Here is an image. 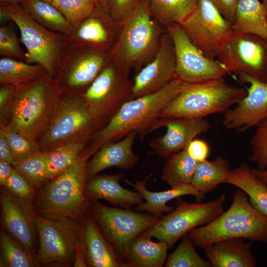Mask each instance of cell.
Here are the masks:
<instances>
[{
  "mask_svg": "<svg viewBox=\"0 0 267 267\" xmlns=\"http://www.w3.org/2000/svg\"><path fill=\"white\" fill-rule=\"evenodd\" d=\"M166 31L153 15L148 0H139L122 23L110 51L113 60L128 74L134 70L136 74L155 57Z\"/></svg>",
  "mask_w": 267,
  "mask_h": 267,
  "instance_id": "6da1fadb",
  "label": "cell"
},
{
  "mask_svg": "<svg viewBox=\"0 0 267 267\" xmlns=\"http://www.w3.org/2000/svg\"><path fill=\"white\" fill-rule=\"evenodd\" d=\"M182 82L176 78L155 92L125 103L108 123L96 132L86 146L92 156L105 143L116 141L132 131L149 132L163 109L179 92Z\"/></svg>",
  "mask_w": 267,
  "mask_h": 267,
  "instance_id": "7a4b0ae2",
  "label": "cell"
},
{
  "mask_svg": "<svg viewBox=\"0 0 267 267\" xmlns=\"http://www.w3.org/2000/svg\"><path fill=\"white\" fill-rule=\"evenodd\" d=\"M56 78L46 74L16 88L9 123L5 126L38 142L62 94Z\"/></svg>",
  "mask_w": 267,
  "mask_h": 267,
  "instance_id": "3957f363",
  "label": "cell"
},
{
  "mask_svg": "<svg viewBox=\"0 0 267 267\" xmlns=\"http://www.w3.org/2000/svg\"><path fill=\"white\" fill-rule=\"evenodd\" d=\"M188 233L195 246L202 248L234 238L266 243L267 216L256 209L247 195L239 189L234 191L232 204L227 211Z\"/></svg>",
  "mask_w": 267,
  "mask_h": 267,
  "instance_id": "277c9868",
  "label": "cell"
},
{
  "mask_svg": "<svg viewBox=\"0 0 267 267\" xmlns=\"http://www.w3.org/2000/svg\"><path fill=\"white\" fill-rule=\"evenodd\" d=\"M108 122L93 114L79 93L63 91L37 142L39 150L46 152L71 143H89Z\"/></svg>",
  "mask_w": 267,
  "mask_h": 267,
  "instance_id": "5b68a950",
  "label": "cell"
},
{
  "mask_svg": "<svg viewBox=\"0 0 267 267\" xmlns=\"http://www.w3.org/2000/svg\"><path fill=\"white\" fill-rule=\"evenodd\" d=\"M91 155L86 148L65 171L47 183L36 195L35 213L80 220L87 211L86 167Z\"/></svg>",
  "mask_w": 267,
  "mask_h": 267,
  "instance_id": "8992f818",
  "label": "cell"
},
{
  "mask_svg": "<svg viewBox=\"0 0 267 267\" xmlns=\"http://www.w3.org/2000/svg\"><path fill=\"white\" fill-rule=\"evenodd\" d=\"M247 93L246 90L229 85L223 78L182 83L180 91L163 109L159 118H204L224 114Z\"/></svg>",
  "mask_w": 267,
  "mask_h": 267,
  "instance_id": "52a82bcc",
  "label": "cell"
},
{
  "mask_svg": "<svg viewBox=\"0 0 267 267\" xmlns=\"http://www.w3.org/2000/svg\"><path fill=\"white\" fill-rule=\"evenodd\" d=\"M19 29L20 41L27 49L25 62L44 67L56 77L70 43V37L52 32L36 22L16 3L0 2Z\"/></svg>",
  "mask_w": 267,
  "mask_h": 267,
  "instance_id": "ba28073f",
  "label": "cell"
},
{
  "mask_svg": "<svg viewBox=\"0 0 267 267\" xmlns=\"http://www.w3.org/2000/svg\"><path fill=\"white\" fill-rule=\"evenodd\" d=\"M39 240L36 258L39 266H73L79 222L68 218L35 213Z\"/></svg>",
  "mask_w": 267,
  "mask_h": 267,
  "instance_id": "9c48e42d",
  "label": "cell"
},
{
  "mask_svg": "<svg viewBox=\"0 0 267 267\" xmlns=\"http://www.w3.org/2000/svg\"><path fill=\"white\" fill-rule=\"evenodd\" d=\"M226 197L222 194L206 203H190L181 197L176 198V208L146 232L158 241L166 242L172 249L177 242L193 229L208 223L223 212Z\"/></svg>",
  "mask_w": 267,
  "mask_h": 267,
  "instance_id": "30bf717a",
  "label": "cell"
},
{
  "mask_svg": "<svg viewBox=\"0 0 267 267\" xmlns=\"http://www.w3.org/2000/svg\"><path fill=\"white\" fill-rule=\"evenodd\" d=\"M87 211L122 260L130 242L161 219L148 212L140 213L132 209L112 207L98 201L89 202Z\"/></svg>",
  "mask_w": 267,
  "mask_h": 267,
  "instance_id": "8fae6325",
  "label": "cell"
},
{
  "mask_svg": "<svg viewBox=\"0 0 267 267\" xmlns=\"http://www.w3.org/2000/svg\"><path fill=\"white\" fill-rule=\"evenodd\" d=\"M112 60L110 51L70 42L55 78L63 92L83 93Z\"/></svg>",
  "mask_w": 267,
  "mask_h": 267,
  "instance_id": "7c38bea8",
  "label": "cell"
},
{
  "mask_svg": "<svg viewBox=\"0 0 267 267\" xmlns=\"http://www.w3.org/2000/svg\"><path fill=\"white\" fill-rule=\"evenodd\" d=\"M113 60L83 93H79L91 111L109 120L121 106L132 99L133 81Z\"/></svg>",
  "mask_w": 267,
  "mask_h": 267,
  "instance_id": "4fadbf2b",
  "label": "cell"
},
{
  "mask_svg": "<svg viewBox=\"0 0 267 267\" xmlns=\"http://www.w3.org/2000/svg\"><path fill=\"white\" fill-rule=\"evenodd\" d=\"M180 25L207 57H217L233 29L210 0H198L194 11Z\"/></svg>",
  "mask_w": 267,
  "mask_h": 267,
  "instance_id": "5bb4252c",
  "label": "cell"
},
{
  "mask_svg": "<svg viewBox=\"0 0 267 267\" xmlns=\"http://www.w3.org/2000/svg\"><path fill=\"white\" fill-rule=\"evenodd\" d=\"M217 57L227 73L267 83V38L233 30Z\"/></svg>",
  "mask_w": 267,
  "mask_h": 267,
  "instance_id": "9a60e30c",
  "label": "cell"
},
{
  "mask_svg": "<svg viewBox=\"0 0 267 267\" xmlns=\"http://www.w3.org/2000/svg\"><path fill=\"white\" fill-rule=\"evenodd\" d=\"M166 28L174 46L175 78L182 83H196L222 78L227 73L218 60L201 52L179 24H172Z\"/></svg>",
  "mask_w": 267,
  "mask_h": 267,
  "instance_id": "2e32d148",
  "label": "cell"
},
{
  "mask_svg": "<svg viewBox=\"0 0 267 267\" xmlns=\"http://www.w3.org/2000/svg\"><path fill=\"white\" fill-rule=\"evenodd\" d=\"M162 127H166V134L151 141L149 146L152 151L148 153L168 159L185 149L197 136L208 131L210 125L204 118H158L148 133Z\"/></svg>",
  "mask_w": 267,
  "mask_h": 267,
  "instance_id": "e0dca14e",
  "label": "cell"
},
{
  "mask_svg": "<svg viewBox=\"0 0 267 267\" xmlns=\"http://www.w3.org/2000/svg\"><path fill=\"white\" fill-rule=\"evenodd\" d=\"M238 75L250 87L236 106L224 113L222 123L226 129L244 132L267 119V83L244 73Z\"/></svg>",
  "mask_w": 267,
  "mask_h": 267,
  "instance_id": "ac0fdd59",
  "label": "cell"
},
{
  "mask_svg": "<svg viewBox=\"0 0 267 267\" xmlns=\"http://www.w3.org/2000/svg\"><path fill=\"white\" fill-rule=\"evenodd\" d=\"M176 56L172 40L166 31L153 59L133 80L132 99L157 91L175 78Z\"/></svg>",
  "mask_w": 267,
  "mask_h": 267,
  "instance_id": "d6986e66",
  "label": "cell"
},
{
  "mask_svg": "<svg viewBox=\"0 0 267 267\" xmlns=\"http://www.w3.org/2000/svg\"><path fill=\"white\" fill-rule=\"evenodd\" d=\"M79 220V241L87 267H128L88 211Z\"/></svg>",
  "mask_w": 267,
  "mask_h": 267,
  "instance_id": "ffe728a7",
  "label": "cell"
},
{
  "mask_svg": "<svg viewBox=\"0 0 267 267\" xmlns=\"http://www.w3.org/2000/svg\"><path fill=\"white\" fill-rule=\"evenodd\" d=\"M0 200L2 229L21 242L36 257L37 231L34 208L21 202L3 187Z\"/></svg>",
  "mask_w": 267,
  "mask_h": 267,
  "instance_id": "44dd1931",
  "label": "cell"
},
{
  "mask_svg": "<svg viewBox=\"0 0 267 267\" xmlns=\"http://www.w3.org/2000/svg\"><path fill=\"white\" fill-rule=\"evenodd\" d=\"M122 23L113 19L107 10L97 3L91 15L76 28L70 42L110 51L118 40Z\"/></svg>",
  "mask_w": 267,
  "mask_h": 267,
  "instance_id": "7402d4cb",
  "label": "cell"
},
{
  "mask_svg": "<svg viewBox=\"0 0 267 267\" xmlns=\"http://www.w3.org/2000/svg\"><path fill=\"white\" fill-rule=\"evenodd\" d=\"M137 131L130 132L119 141H110L104 144L89 160L87 164V181L100 172L111 167L129 171L137 163L138 156L133 151Z\"/></svg>",
  "mask_w": 267,
  "mask_h": 267,
  "instance_id": "603a6c76",
  "label": "cell"
},
{
  "mask_svg": "<svg viewBox=\"0 0 267 267\" xmlns=\"http://www.w3.org/2000/svg\"><path fill=\"white\" fill-rule=\"evenodd\" d=\"M124 178L123 174L97 175L87 182L85 196L88 202L105 200L112 206L132 209L143 202V197L138 191L124 188L120 184Z\"/></svg>",
  "mask_w": 267,
  "mask_h": 267,
  "instance_id": "cb8c5ba5",
  "label": "cell"
},
{
  "mask_svg": "<svg viewBox=\"0 0 267 267\" xmlns=\"http://www.w3.org/2000/svg\"><path fill=\"white\" fill-rule=\"evenodd\" d=\"M243 238L219 241L204 247L212 267H254L257 259L251 252L252 242Z\"/></svg>",
  "mask_w": 267,
  "mask_h": 267,
  "instance_id": "d4e9b609",
  "label": "cell"
},
{
  "mask_svg": "<svg viewBox=\"0 0 267 267\" xmlns=\"http://www.w3.org/2000/svg\"><path fill=\"white\" fill-rule=\"evenodd\" d=\"M127 183L132 185L135 191L139 192L145 200L136 206L135 211L148 212L156 218H160L163 213H168L174 210V207L168 206L170 200L183 195L193 196L198 202L205 199V194L195 188L191 184H183L171 187V189L159 192H153L146 187L147 178L142 180L135 179L134 183L125 178Z\"/></svg>",
  "mask_w": 267,
  "mask_h": 267,
  "instance_id": "484cf974",
  "label": "cell"
},
{
  "mask_svg": "<svg viewBox=\"0 0 267 267\" xmlns=\"http://www.w3.org/2000/svg\"><path fill=\"white\" fill-rule=\"evenodd\" d=\"M146 231L133 239L126 247L123 260L128 267H162L169 249L163 241L152 240Z\"/></svg>",
  "mask_w": 267,
  "mask_h": 267,
  "instance_id": "4316f807",
  "label": "cell"
},
{
  "mask_svg": "<svg viewBox=\"0 0 267 267\" xmlns=\"http://www.w3.org/2000/svg\"><path fill=\"white\" fill-rule=\"evenodd\" d=\"M233 30L267 38V12L259 0H239Z\"/></svg>",
  "mask_w": 267,
  "mask_h": 267,
  "instance_id": "83f0119b",
  "label": "cell"
},
{
  "mask_svg": "<svg viewBox=\"0 0 267 267\" xmlns=\"http://www.w3.org/2000/svg\"><path fill=\"white\" fill-rule=\"evenodd\" d=\"M21 6L38 23L52 32L71 37L75 28L51 3L41 0H21Z\"/></svg>",
  "mask_w": 267,
  "mask_h": 267,
  "instance_id": "f1b7e54d",
  "label": "cell"
},
{
  "mask_svg": "<svg viewBox=\"0 0 267 267\" xmlns=\"http://www.w3.org/2000/svg\"><path fill=\"white\" fill-rule=\"evenodd\" d=\"M227 183L236 186L248 196L252 205L267 216V186L246 164L231 170Z\"/></svg>",
  "mask_w": 267,
  "mask_h": 267,
  "instance_id": "f546056e",
  "label": "cell"
},
{
  "mask_svg": "<svg viewBox=\"0 0 267 267\" xmlns=\"http://www.w3.org/2000/svg\"><path fill=\"white\" fill-rule=\"evenodd\" d=\"M230 170L228 161L222 156L198 162L191 184L203 194L210 193L219 184L227 183Z\"/></svg>",
  "mask_w": 267,
  "mask_h": 267,
  "instance_id": "4dcf8cb0",
  "label": "cell"
},
{
  "mask_svg": "<svg viewBox=\"0 0 267 267\" xmlns=\"http://www.w3.org/2000/svg\"><path fill=\"white\" fill-rule=\"evenodd\" d=\"M41 65H31L8 57L0 59V85H9L19 87L36 81L45 74Z\"/></svg>",
  "mask_w": 267,
  "mask_h": 267,
  "instance_id": "1f68e13d",
  "label": "cell"
},
{
  "mask_svg": "<svg viewBox=\"0 0 267 267\" xmlns=\"http://www.w3.org/2000/svg\"><path fill=\"white\" fill-rule=\"evenodd\" d=\"M0 267H36V257L16 238L0 229Z\"/></svg>",
  "mask_w": 267,
  "mask_h": 267,
  "instance_id": "d6a6232c",
  "label": "cell"
},
{
  "mask_svg": "<svg viewBox=\"0 0 267 267\" xmlns=\"http://www.w3.org/2000/svg\"><path fill=\"white\" fill-rule=\"evenodd\" d=\"M167 160L162 171V179L171 187L191 184L197 162L189 155L186 149Z\"/></svg>",
  "mask_w": 267,
  "mask_h": 267,
  "instance_id": "836d02e7",
  "label": "cell"
},
{
  "mask_svg": "<svg viewBox=\"0 0 267 267\" xmlns=\"http://www.w3.org/2000/svg\"><path fill=\"white\" fill-rule=\"evenodd\" d=\"M157 20L165 27L180 24L195 9L198 0H148Z\"/></svg>",
  "mask_w": 267,
  "mask_h": 267,
  "instance_id": "e575fe53",
  "label": "cell"
},
{
  "mask_svg": "<svg viewBox=\"0 0 267 267\" xmlns=\"http://www.w3.org/2000/svg\"><path fill=\"white\" fill-rule=\"evenodd\" d=\"M88 144L87 142L71 143L44 152L50 180L68 169L78 158Z\"/></svg>",
  "mask_w": 267,
  "mask_h": 267,
  "instance_id": "d590c367",
  "label": "cell"
},
{
  "mask_svg": "<svg viewBox=\"0 0 267 267\" xmlns=\"http://www.w3.org/2000/svg\"><path fill=\"white\" fill-rule=\"evenodd\" d=\"M195 247L189 233L185 234L175 250L167 256L164 267H212L208 260L200 256Z\"/></svg>",
  "mask_w": 267,
  "mask_h": 267,
  "instance_id": "8d00e7d4",
  "label": "cell"
},
{
  "mask_svg": "<svg viewBox=\"0 0 267 267\" xmlns=\"http://www.w3.org/2000/svg\"><path fill=\"white\" fill-rule=\"evenodd\" d=\"M14 169L25 177L36 189L40 190L50 179L49 177L44 152L12 164Z\"/></svg>",
  "mask_w": 267,
  "mask_h": 267,
  "instance_id": "74e56055",
  "label": "cell"
},
{
  "mask_svg": "<svg viewBox=\"0 0 267 267\" xmlns=\"http://www.w3.org/2000/svg\"><path fill=\"white\" fill-rule=\"evenodd\" d=\"M51 4L76 28L91 15L97 2L96 0H53Z\"/></svg>",
  "mask_w": 267,
  "mask_h": 267,
  "instance_id": "f35d334b",
  "label": "cell"
},
{
  "mask_svg": "<svg viewBox=\"0 0 267 267\" xmlns=\"http://www.w3.org/2000/svg\"><path fill=\"white\" fill-rule=\"evenodd\" d=\"M0 133L9 144L14 162L24 160L40 152L37 142L28 139L5 126L0 125Z\"/></svg>",
  "mask_w": 267,
  "mask_h": 267,
  "instance_id": "ab89813d",
  "label": "cell"
},
{
  "mask_svg": "<svg viewBox=\"0 0 267 267\" xmlns=\"http://www.w3.org/2000/svg\"><path fill=\"white\" fill-rule=\"evenodd\" d=\"M3 187L21 202L34 208V204L37 190L25 177L15 169Z\"/></svg>",
  "mask_w": 267,
  "mask_h": 267,
  "instance_id": "60d3db41",
  "label": "cell"
},
{
  "mask_svg": "<svg viewBox=\"0 0 267 267\" xmlns=\"http://www.w3.org/2000/svg\"><path fill=\"white\" fill-rule=\"evenodd\" d=\"M250 144L252 154L250 160L258 165V169L267 168V119L262 122L251 137Z\"/></svg>",
  "mask_w": 267,
  "mask_h": 267,
  "instance_id": "b9f144b4",
  "label": "cell"
},
{
  "mask_svg": "<svg viewBox=\"0 0 267 267\" xmlns=\"http://www.w3.org/2000/svg\"><path fill=\"white\" fill-rule=\"evenodd\" d=\"M0 54L25 61L26 52L21 48L14 27L10 24L0 28Z\"/></svg>",
  "mask_w": 267,
  "mask_h": 267,
  "instance_id": "7bdbcfd3",
  "label": "cell"
},
{
  "mask_svg": "<svg viewBox=\"0 0 267 267\" xmlns=\"http://www.w3.org/2000/svg\"><path fill=\"white\" fill-rule=\"evenodd\" d=\"M17 87L3 85L0 87V125L7 126L9 122Z\"/></svg>",
  "mask_w": 267,
  "mask_h": 267,
  "instance_id": "ee69618b",
  "label": "cell"
},
{
  "mask_svg": "<svg viewBox=\"0 0 267 267\" xmlns=\"http://www.w3.org/2000/svg\"><path fill=\"white\" fill-rule=\"evenodd\" d=\"M139 0H107V11L115 21L122 23L129 16Z\"/></svg>",
  "mask_w": 267,
  "mask_h": 267,
  "instance_id": "f6af8a7d",
  "label": "cell"
},
{
  "mask_svg": "<svg viewBox=\"0 0 267 267\" xmlns=\"http://www.w3.org/2000/svg\"><path fill=\"white\" fill-rule=\"evenodd\" d=\"M185 149L189 155L197 162L206 160L210 152L207 142L198 138L191 140Z\"/></svg>",
  "mask_w": 267,
  "mask_h": 267,
  "instance_id": "bcb514c9",
  "label": "cell"
},
{
  "mask_svg": "<svg viewBox=\"0 0 267 267\" xmlns=\"http://www.w3.org/2000/svg\"><path fill=\"white\" fill-rule=\"evenodd\" d=\"M223 17L232 24L239 0H210Z\"/></svg>",
  "mask_w": 267,
  "mask_h": 267,
  "instance_id": "7dc6e473",
  "label": "cell"
},
{
  "mask_svg": "<svg viewBox=\"0 0 267 267\" xmlns=\"http://www.w3.org/2000/svg\"><path fill=\"white\" fill-rule=\"evenodd\" d=\"M0 161L12 164L14 159L9 144L5 136L0 133Z\"/></svg>",
  "mask_w": 267,
  "mask_h": 267,
  "instance_id": "c3c4849f",
  "label": "cell"
},
{
  "mask_svg": "<svg viewBox=\"0 0 267 267\" xmlns=\"http://www.w3.org/2000/svg\"><path fill=\"white\" fill-rule=\"evenodd\" d=\"M14 169L11 163L0 161V185L3 187L5 182L12 175Z\"/></svg>",
  "mask_w": 267,
  "mask_h": 267,
  "instance_id": "681fc988",
  "label": "cell"
},
{
  "mask_svg": "<svg viewBox=\"0 0 267 267\" xmlns=\"http://www.w3.org/2000/svg\"><path fill=\"white\" fill-rule=\"evenodd\" d=\"M74 267H87L85 255L79 241L76 242L75 246V258L73 264Z\"/></svg>",
  "mask_w": 267,
  "mask_h": 267,
  "instance_id": "f907efd6",
  "label": "cell"
},
{
  "mask_svg": "<svg viewBox=\"0 0 267 267\" xmlns=\"http://www.w3.org/2000/svg\"><path fill=\"white\" fill-rule=\"evenodd\" d=\"M253 173L267 186V168L264 170L252 169Z\"/></svg>",
  "mask_w": 267,
  "mask_h": 267,
  "instance_id": "816d5d0a",
  "label": "cell"
},
{
  "mask_svg": "<svg viewBox=\"0 0 267 267\" xmlns=\"http://www.w3.org/2000/svg\"><path fill=\"white\" fill-rule=\"evenodd\" d=\"M0 17L1 23L9 20H11L7 11L1 5L0 6Z\"/></svg>",
  "mask_w": 267,
  "mask_h": 267,
  "instance_id": "f5cc1de1",
  "label": "cell"
},
{
  "mask_svg": "<svg viewBox=\"0 0 267 267\" xmlns=\"http://www.w3.org/2000/svg\"><path fill=\"white\" fill-rule=\"evenodd\" d=\"M96 0L97 4H98L101 6L105 8L107 11V0Z\"/></svg>",
  "mask_w": 267,
  "mask_h": 267,
  "instance_id": "db71d44e",
  "label": "cell"
},
{
  "mask_svg": "<svg viewBox=\"0 0 267 267\" xmlns=\"http://www.w3.org/2000/svg\"><path fill=\"white\" fill-rule=\"evenodd\" d=\"M21 0H0V2L6 3H16L19 2Z\"/></svg>",
  "mask_w": 267,
  "mask_h": 267,
  "instance_id": "11a10c76",
  "label": "cell"
},
{
  "mask_svg": "<svg viewBox=\"0 0 267 267\" xmlns=\"http://www.w3.org/2000/svg\"><path fill=\"white\" fill-rule=\"evenodd\" d=\"M263 0L262 3L264 6H265L266 9V11L267 12V0Z\"/></svg>",
  "mask_w": 267,
  "mask_h": 267,
  "instance_id": "9f6ffc18",
  "label": "cell"
},
{
  "mask_svg": "<svg viewBox=\"0 0 267 267\" xmlns=\"http://www.w3.org/2000/svg\"><path fill=\"white\" fill-rule=\"evenodd\" d=\"M41 0L47 2L51 3L53 0Z\"/></svg>",
  "mask_w": 267,
  "mask_h": 267,
  "instance_id": "6f0895ef",
  "label": "cell"
}]
</instances>
